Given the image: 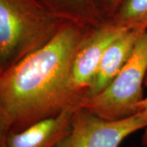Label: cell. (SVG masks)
Masks as SVG:
<instances>
[{
    "label": "cell",
    "mask_w": 147,
    "mask_h": 147,
    "mask_svg": "<svg viewBox=\"0 0 147 147\" xmlns=\"http://www.w3.org/2000/svg\"><path fill=\"white\" fill-rule=\"evenodd\" d=\"M94 27L65 21L46 46L0 72V136L78 107L69 88V72Z\"/></svg>",
    "instance_id": "6da1fadb"
},
{
    "label": "cell",
    "mask_w": 147,
    "mask_h": 147,
    "mask_svg": "<svg viewBox=\"0 0 147 147\" xmlns=\"http://www.w3.org/2000/svg\"><path fill=\"white\" fill-rule=\"evenodd\" d=\"M65 21L38 0H0V72L46 46Z\"/></svg>",
    "instance_id": "7a4b0ae2"
},
{
    "label": "cell",
    "mask_w": 147,
    "mask_h": 147,
    "mask_svg": "<svg viewBox=\"0 0 147 147\" xmlns=\"http://www.w3.org/2000/svg\"><path fill=\"white\" fill-rule=\"evenodd\" d=\"M146 76L147 30L138 38L131 57L115 79L100 93L84 98L78 107L108 120L134 115L142 111Z\"/></svg>",
    "instance_id": "3957f363"
},
{
    "label": "cell",
    "mask_w": 147,
    "mask_h": 147,
    "mask_svg": "<svg viewBox=\"0 0 147 147\" xmlns=\"http://www.w3.org/2000/svg\"><path fill=\"white\" fill-rule=\"evenodd\" d=\"M146 127L147 114L143 110L125 119L108 120L78 107L69 131L56 147H119L126 138Z\"/></svg>",
    "instance_id": "277c9868"
},
{
    "label": "cell",
    "mask_w": 147,
    "mask_h": 147,
    "mask_svg": "<svg viewBox=\"0 0 147 147\" xmlns=\"http://www.w3.org/2000/svg\"><path fill=\"white\" fill-rule=\"evenodd\" d=\"M125 29L111 21H104L93 28L79 47L69 72V88L78 106L92 88L106 48Z\"/></svg>",
    "instance_id": "5b68a950"
},
{
    "label": "cell",
    "mask_w": 147,
    "mask_h": 147,
    "mask_svg": "<svg viewBox=\"0 0 147 147\" xmlns=\"http://www.w3.org/2000/svg\"><path fill=\"white\" fill-rule=\"evenodd\" d=\"M74 110H65L25 130L0 136V147H56L69 131Z\"/></svg>",
    "instance_id": "8992f818"
},
{
    "label": "cell",
    "mask_w": 147,
    "mask_h": 147,
    "mask_svg": "<svg viewBox=\"0 0 147 147\" xmlns=\"http://www.w3.org/2000/svg\"><path fill=\"white\" fill-rule=\"evenodd\" d=\"M146 30L144 29H125L113 40L101 57L87 97L100 93L115 79L131 57L138 38Z\"/></svg>",
    "instance_id": "52a82bcc"
},
{
    "label": "cell",
    "mask_w": 147,
    "mask_h": 147,
    "mask_svg": "<svg viewBox=\"0 0 147 147\" xmlns=\"http://www.w3.org/2000/svg\"><path fill=\"white\" fill-rule=\"evenodd\" d=\"M47 10L66 21L96 26L104 22L95 0H38Z\"/></svg>",
    "instance_id": "ba28073f"
},
{
    "label": "cell",
    "mask_w": 147,
    "mask_h": 147,
    "mask_svg": "<svg viewBox=\"0 0 147 147\" xmlns=\"http://www.w3.org/2000/svg\"><path fill=\"white\" fill-rule=\"evenodd\" d=\"M108 21L126 29L147 30V0H123Z\"/></svg>",
    "instance_id": "9c48e42d"
},
{
    "label": "cell",
    "mask_w": 147,
    "mask_h": 147,
    "mask_svg": "<svg viewBox=\"0 0 147 147\" xmlns=\"http://www.w3.org/2000/svg\"><path fill=\"white\" fill-rule=\"evenodd\" d=\"M123 0H95L99 14L104 21H110Z\"/></svg>",
    "instance_id": "30bf717a"
},
{
    "label": "cell",
    "mask_w": 147,
    "mask_h": 147,
    "mask_svg": "<svg viewBox=\"0 0 147 147\" xmlns=\"http://www.w3.org/2000/svg\"><path fill=\"white\" fill-rule=\"evenodd\" d=\"M141 144L143 147H147V127L143 130L142 139H141Z\"/></svg>",
    "instance_id": "8fae6325"
},
{
    "label": "cell",
    "mask_w": 147,
    "mask_h": 147,
    "mask_svg": "<svg viewBox=\"0 0 147 147\" xmlns=\"http://www.w3.org/2000/svg\"><path fill=\"white\" fill-rule=\"evenodd\" d=\"M145 88H147V76H146V82H145ZM142 110L145 111V112L147 114V94L146 95V96H145L144 100H143V101H142Z\"/></svg>",
    "instance_id": "7c38bea8"
}]
</instances>
